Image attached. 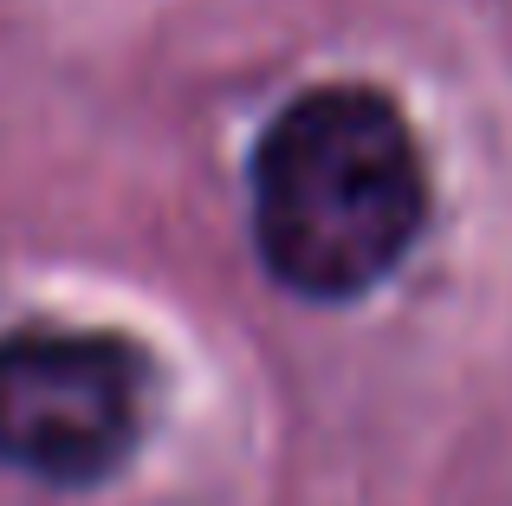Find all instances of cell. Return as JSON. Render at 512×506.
I'll list each match as a JSON object with an SVG mask.
<instances>
[{
	"label": "cell",
	"instance_id": "cell-1",
	"mask_svg": "<svg viewBox=\"0 0 512 506\" xmlns=\"http://www.w3.org/2000/svg\"><path fill=\"white\" fill-rule=\"evenodd\" d=\"M260 266L312 305L376 292L428 228V156L376 85H312L260 130L247 163Z\"/></svg>",
	"mask_w": 512,
	"mask_h": 506
},
{
	"label": "cell",
	"instance_id": "cell-2",
	"mask_svg": "<svg viewBox=\"0 0 512 506\" xmlns=\"http://www.w3.org/2000/svg\"><path fill=\"white\" fill-rule=\"evenodd\" d=\"M156 370L124 331L20 325L0 338V461L85 494L130 468L150 435Z\"/></svg>",
	"mask_w": 512,
	"mask_h": 506
}]
</instances>
